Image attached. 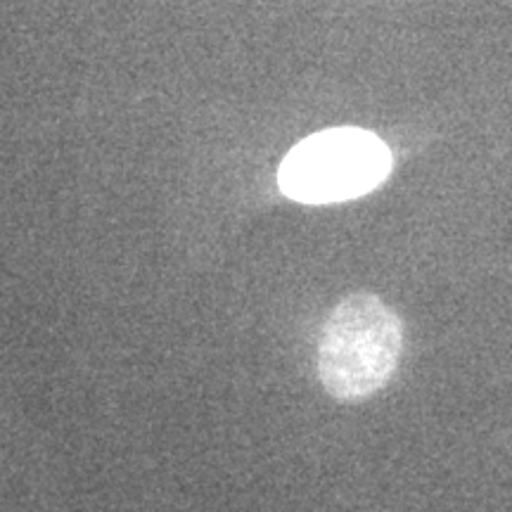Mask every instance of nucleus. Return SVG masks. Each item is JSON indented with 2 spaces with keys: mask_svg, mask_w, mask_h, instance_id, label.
Returning <instances> with one entry per match:
<instances>
[{
  "mask_svg": "<svg viewBox=\"0 0 512 512\" xmlns=\"http://www.w3.org/2000/svg\"><path fill=\"white\" fill-rule=\"evenodd\" d=\"M403 323L377 294L342 299L318 339V380L335 401H363L380 392L399 368Z\"/></svg>",
  "mask_w": 512,
  "mask_h": 512,
  "instance_id": "1",
  "label": "nucleus"
},
{
  "mask_svg": "<svg viewBox=\"0 0 512 512\" xmlns=\"http://www.w3.org/2000/svg\"><path fill=\"white\" fill-rule=\"evenodd\" d=\"M392 171V152L363 128H330L304 138L283 159L280 190L304 204L347 202L368 195Z\"/></svg>",
  "mask_w": 512,
  "mask_h": 512,
  "instance_id": "2",
  "label": "nucleus"
}]
</instances>
